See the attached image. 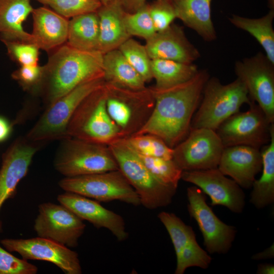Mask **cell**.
<instances>
[{"mask_svg": "<svg viewBox=\"0 0 274 274\" xmlns=\"http://www.w3.org/2000/svg\"><path fill=\"white\" fill-rule=\"evenodd\" d=\"M206 70H198L189 81L164 89L152 88L153 110L145 124L134 134H151L175 147L188 135L192 119L209 78ZM131 136V135H130Z\"/></svg>", "mask_w": 274, "mask_h": 274, "instance_id": "6da1fadb", "label": "cell"}, {"mask_svg": "<svg viewBox=\"0 0 274 274\" xmlns=\"http://www.w3.org/2000/svg\"><path fill=\"white\" fill-rule=\"evenodd\" d=\"M103 56L99 51H83L66 43L55 49L43 66L40 88L49 106L81 83L104 76Z\"/></svg>", "mask_w": 274, "mask_h": 274, "instance_id": "7a4b0ae2", "label": "cell"}, {"mask_svg": "<svg viewBox=\"0 0 274 274\" xmlns=\"http://www.w3.org/2000/svg\"><path fill=\"white\" fill-rule=\"evenodd\" d=\"M121 172L138 194L141 204L155 209L169 204L177 188L156 179L138 155L122 139L108 145Z\"/></svg>", "mask_w": 274, "mask_h": 274, "instance_id": "3957f363", "label": "cell"}, {"mask_svg": "<svg viewBox=\"0 0 274 274\" xmlns=\"http://www.w3.org/2000/svg\"><path fill=\"white\" fill-rule=\"evenodd\" d=\"M202 95L192 119L190 129L204 128L216 131L225 120L239 112L243 105H249L251 101L245 86L237 78L229 84H222L217 78H209Z\"/></svg>", "mask_w": 274, "mask_h": 274, "instance_id": "277c9868", "label": "cell"}, {"mask_svg": "<svg viewBox=\"0 0 274 274\" xmlns=\"http://www.w3.org/2000/svg\"><path fill=\"white\" fill-rule=\"evenodd\" d=\"M106 83L88 95L79 105L66 127V135L108 145L122 138L120 130L106 108Z\"/></svg>", "mask_w": 274, "mask_h": 274, "instance_id": "5b68a950", "label": "cell"}, {"mask_svg": "<svg viewBox=\"0 0 274 274\" xmlns=\"http://www.w3.org/2000/svg\"><path fill=\"white\" fill-rule=\"evenodd\" d=\"M62 140L54 163L65 177L119 169L108 145L71 137Z\"/></svg>", "mask_w": 274, "mask_h": 274, "instance_id": "8992f818", "label": "cell"}, {"mask_svg": "<svg viewBox=\"0 0 274 274\" xmlns=\"http://www.w3.org/2000/svg\"><path fill=\"white\" fill-rule=\"evenodd\" d=\"M106 83L104 76L86 81L48 106L41 117L28 132L31 141L63 140L67 124L80 103L91 93Z\"/></svg>", "mask_w": 274, "mask_h": 274, "instance_id": "52a82bcc", "label": "cell"}, {"mask_svg": "<svg viewBox=\"0 0 274 274\" xmlns=\"http://www.w3.org/2000/svg\"><path fill=\"white\" fill-rule=\"evenodd\" d=\"M106 108L122 138L136 133L146 123L155 104L152 88L132 90L106 83Z\"/></svg>", "mask_w": 274, "mask_h": 274, "instance_id": "ba28073f", "label": "cell"}, {"mask_svg": "<svg viewBox=\"0 0 274 274\" xmlns=\"http://www.w3.org/2000/svg\"><path fill=\"white\" fill-rule=\"evenodd\" d=\"M58 185L66 192L97 201L119 200L135 206L141 204L138 194L119 169L65 177Z\"/></svg>", "mask_w": 274, "mask_h": 274, "instance_id": "9c48e42d", "label": "cell"}, {"mask_svg": "<svg viewBox=\"0 0 274 274\" xmlns=\"http://www.w3.org/2000/svg\"><path fill=\"white\" fill-rule=\"evenodd\" d=\"M249 105L248 110L233 114L216 130L224 148L245 145L260 149L270 142L274 124L255 101Z\"/></svg>", "mask_w": 274, "mask_h": 274, "instance_id": "30bf717a", "label": "cell"}, {"mask_svg": "<svg viewBox=\"0 0 274 274\" xmlns=\"http://www.w3.org/2000/svg\"><path fill=\"white\" fill-rule=\"evenodd\" d=\"M223 149L215 130L190 129L186 137L173 148L172 159L183 171L215 168Z\"/></svg>", "mask_w": 274, "mask_h": 274, "instance_id": "8fae6325", "label": "cell"}, {"mask_svg": "<svg viewBox=\"0 0 274 274\" xmlns=\"http://www.w3.org/2000/svg\"><path fill=\"white\" fill-rule=\"evenodd\" d=\"M237 78L245 86L251 100L274 123V64L261 52L235 63Z\"/></svg>", "mask_w": 274, "mask_h": 274, "instance_id": "7c38bea8", "label": "cell"}, {"mask_svg": "<svg viewBox=\"0 0 274 274\" xmlns=\"http://www.w3.org/2000/svg\"><path fill=\"white\" fill-rule=\"evenodd\" d=\"M188 210L198 225L207 250L211 254H224L229 250L234 241V227L221 221L206 202L204 193L198 187L187 190Z\"/></svg>", "mask_w": 274, "mask_h": 274, "instance_id": "4fadbf2b", "label": "cell"}, {"mask_svg": "<svg viewBox=\"0 0 274 274\" xmlns=\"http://www.w3.org/2000/svg\"><path fill=\"white\" fill-rule=\"evenodd\" d=\"M33 227L38 236L71 248L78 246L86 225L64 206L44 202L39 206Z\"/></svg>", "mask_w": 274, "mask_h": 274, "instance_id": "5bb4252c", "label": "cell"}, {"mask_svg": "<svg viewBox=\"0 0 274 274\" xmlns=\"http://www.w3.org/2000/svg\"><path fill=\"white\" fill-rule=\"evenodd\" d=\"M0 242L7 251L18 253L25 260L51 262L65 274L82 273L78 253L49 239L39 236L26 239L7 238Z\"/></svg>", "mask_w": 274, "mask_h": 274, "instance_id": "9a60e30c", "label": "cell"}, {"mask_svg": "<svg viewBox=\"0 0 274 274\" xmlns=\"http://www.w3.org/2000/svg\"><path fill=\"white\" fill-rule=\"evenodd\" d=\"M158 218L167 230L175 249V273L183 274L187 268L193 266L207 268L212 258L198 244L192 228L174 213L161 212Z\"/></svg>", "mask_w": 274, "mask_h": 274, "instance_id": "2e32d148", "label": "cell"}, {"mask_svg": "<svg viewBox=\"0 0 274 274\" xmlns=\"http://www.w3.org/2000/svg\"><path fill=\"white\" fill-rule=\"evenodd\" d=\"M181 179L194 184L209 195L212 206L222 205L236 213L244 208L245 196L241 187L218 168L183 171Z\"/></svg>", "mask_w": 274, "mask_h": 274, "instance_id": "e0dca14e", "label": "cell"}, {"mask_svg": "<svg viewBox=\"0 0 274 274\" xmlns=\"http://www.w3.org/2000/svg\"><path fill=\"white\" fill-rule=\"evenodd\" d=\"M57 199L83 221L89 222L97 228L109 230L118 241H125L128 237L123 217L105 208L97 201L66 191L58 195Z\"/></svg>", "mask_w": 274, "mask_h": 274, "instance_id": "ac0fdd59", "label": "cell"}, {"mask_svg": "<svg viewBox=\"0 0 274 274\" xmlns=\"http://www.w3.org/2000/svg\"><path fill=\"white\" fill-rule=\"evenodd\" d=\"M145 46L151 60L190 63L200 57L199 51L188 41L183 28L173 23L164 30L157 31L146 40Z\"/></svg>", "mask_w": 274, "mask_h": 274, "instance_id": "d6986e66", "label": "cell"}, {"mask_svg": "<svg viewBox=\"0 0 274 274\" xmlns=\"http://www.w3.org/2000/svg\"><path fill=\"white\" fill-rule=\"evenodd\" d=\"M217 168L241 187L250 188L262 169L260 149L245 145L224 148Z\"/></svg>", "mask_w": 274, "mask_h": 274, "instance_id": "ffe728a7", "label": "cell"}, {"mask_svg": "<svg viewBox=\"0 0 274 274\" xmlns=\"http://www.w3.org/2000/svg\"><path fill=\"white\" fill-rule=\"evenodd\" d=\"M36 148L16 141L4 154L0 168V211L4 202L15 194L19 182L26 175ZM2 223L0 220V233Z\"/></svg>", "mask_w": 274, "mask_h": 274, "instance_id": "44dd1931", "label": "cell"}, {"mask_svg": "<svg viewBox=\"0 0 274 274\" xmlns=\"http://www.w3.org/2000/svg\"><path fill=\"white\" fill-rule=\"evenodd\" d=\"M33 43L40 49L50 51L67 41L69 20L49 7L33 9Z\"/></svg>", "mask_w": 274, "mask_h": 274, "instance_id": "7402d4cb", "label": "cell"}, {"mask_svg": "<svg viewBox=\"0 0 274 274\" xmlns=\"http://www.w3.org/2000/svg\"><path fill=\"white\" fill-rule=\"evenodd\" d=\"M99 18V34L97 50L103 54L118 49L131 38L124 21L125 11L122 0L102 5L97 11Z\"/></svg>", "mask_w": 274, "mask_h": 274, "instance_id": "603a6c76", "label": "cell"}, {"mask_svg": "<svg viewBox=\"0 0 274 274\" xmlns=\"http://www.w3.org/2000/svg\"><path fill=\"white\" fill-rule=\"evenodd\" d=\"M177 15L187 27L195 31L204 41L217 38L211 18L212 0H171Z\"/></svg>", "mask_w": 274, "mask_h": 274, "instance_id": "cb8c5ba5", "label": "cell"}, {"mask_svg": "<svg viewBox=\"0 0 274 274\" xmlns=\"http://www.w3.org/2000/svg\"><path fill=\"white\" fill-rule=\"evenodd\" d=\"M33 10L31 0H0L1 39L33 43L31 33L23 27Z\"/></svg>", "mask_w": 274, "mask_h": 274, "instance_id": "d4e9b609", "label": "cell"}, {"mask_svg": "<svg viewBox=\"0 0 274 274\" xmlns=\"http://www.w3.org/2000/svg\"><path fill=\"white\" fill-rule=\"evenodd\" d=\"M103 74L107 83L132 90L147 88L146 82L118 49L104 54Z\"/></svg>", "mask_w": 274, "mask_h": 274, "instance_id": "484cf974", "label": "cell"}, {"mask_svg": "<svg viewBox=\"0 0 274 274\" xmlns=\"http://www.w3.org/2000/svg\"><path fill=\"white\" fill-rule=\"evenodd\" d=\"M262 174L253 183L250 202L258 209L263 208L274 201V126L268 144L260 150Z\"/></svg>", "mask_w": 274, "mask_h": 274, "instance_id": "4316f807", "label": "cell"}, {"mask_svg": "<svg viewBox=\"0 0 274 274\" xmlns=\"http://www.w3.org/2000/svg\"><path fill=\"white\" fill-rule=\"evenodd\" d=\"M99 34L97 12L82 14L69 20L66 44L81 50H97Z\"/></svg>", "mask_w": 274, "mask_h": 274, "instance_id": "83f0119b", "label": "cell"}, {"mask_svg": "<svg viewBox=\"0 0 274 274\" xmlns=\"http://www.w3.org/2000/svg\"><path fill=\"white\" fill-rule=\"evenodd\" d=\"M154 87L164 89L184 83L192 79L198 72L197 65L166 59H153L151 63Z\"/></svg>", "mask_w": 274, "mask_h": 274, "instance_id": "f1b7e54d", "label": "cell"}, {"mask_svg": "<svg viewBox=\"0 0 274 274\" xmlns=\"http://www.w3.org/2000/svg\"><path fill=\"white\" fill-rule=\"evenodd\" d=\"M274 10L271 8L265 16L249 18L233 15L229 20L235 27L252 36L262 47L268 59L274 64Z\"/></svg>", "mask_w": 274, "mask_h": 274, "instance_id": "f546056e", "label": "cell"}, {"mask_svg": "<svg viewBox=\"0 0 274 274\" xmlns=\"http://www.w3.org/2000/svg\"><path fill=\"white\" fill-rule=\"evenodd\" d=\"M121 139L138 154L165 159L173 158V148L155 135L142 134Z\"/></svg>", "mask_w": 274, "mask_h": 274, "instance_id": "4dcf8cb0", "label": "cell"}, {"mask_svg": "<svg viewBox=\"0 0 274 274\" xmlns=\"http://www.w3.org/2000/svg\"><path fill=\"white\" fill-rule=\"evenodd\" d=\"M137 154L156 179L164 184L177 188L183 170L172 159Z\"/></svg>", "mask_w": 274, "mask_h": 274, "instance_id": "1f68e13d", "label": "cell"}, {"mask_svg": "<svg viewBox=\"0 0 274 274\" xmlns=\"http://www.w3.org/2000/svg\"><path fill=\"white\" fill-rule=\"evenodd\" d=\"M118 49L146 83L153 79L151 59L145 46L130 38L124 42Z\"/></svg>", "mask_w": 274, "mask_h": 274, "instance_id": "d6a6232c", "label": "cell"}, {"mask_svg": "<svg viewBox=\"0 0 274 274\" xmlns=\"http://www.w3.org/2000/svg\"><path fill=\"white\" fill-rule=\"evenodd\" d=\"M66 18L92 12L102 6L100 0H35Z\"/></svg>", "mask_w": 274, "mask_h": 274, "instance_id": "836d02e7", "label": "cell"}, {"mask_svg": "<svg viewBox=\"0 0 274 274\" xmlns=\"http://www.w3.org/2000/svg\"><path fill=\"white\" fill-rule=\"evenodd\" d=\"M124 21L127 31L130 36L141 37L146 41L157 32L147 3L133 13L125 11Z\"/></svg>", "mask_w": 274, "mask_h": 274, "instance_id": "e575fe53", "label": "cell"}, {"mask_svg": "<svg viewBox=\"0 0 274 274\" xmlns=\"http://www.w3.org/2000/svg\"><path fill=\"white\" fill-rule=\"evenodd\" d=\"M1 41L10 57L20 66L38 64L40 49L36 45L14 40Z\"/></svg>", "mask_w": 274, "mask_h": 274, "instance_id": "d590c367", "label": "cell"}, {"mask_svg": "<svg viewBox=\"0 0 274 274\" xmlns=\"http://www.w3.org/2000/svg\"><path fill=\"white\" fill-rule=\"evenodd\" d=\"M148 5L149 13L156 31L167 28L177 18L176 11L171 0H155Z\"/></svg>", "mask_w": 274, "mask_h": 274, "instance_id": "8d00e7d4", "label": "cell"}, {"mask_svg": "<svg viewBox=\"0 0 274 274\" xmlns=\"http://www.w3.org/2000/svg\"><path fill=\"white\" fill-rule=\"evenodd\" d=\"M38 267L11 254L0 246V274H36Z\"/></svg>", "mask_w": 274, "mask_h": 274, "instance_id": "74e56055", "label": "cell"}, {"mask_svg": "<svg viewBox=\"0 0 274 274\" xmlns=\"http://www.w3.org/2000/svg\"><path fill=\"white\" fill-rule=\"evenodd\" d=\"M43 72V66L38 64L21 65L12 73L11 76L25 89L38 90L42 83Z\"/></svg>", "mask_w": 274, "mask_h": 274, "instance_id": "f35d334b", "label": "cell"}, {"mask_svg": "<svg viewBox=\"0 0 274 274\" xmlns=\"http://www.w3.org/2000/svg\"><path fill=\"white\" fill-rule=\"evenodd\" d=\"M12 125L5 117L0 116V142L6 141L12 132Z\"/></svg>", "mask_w": 274, "mask_h": 274, "instance_id": "ab89813d", "label": "cell"}, {"mask_svg": "<svg viewBox=\"0 0 274 274\" xmlns=\"http://www.w3.org/2000/svg\"><path fill=\"white\" fill-rule=\"evenodd\" d=\"M147 0H122L124 9L126 12L133 13L146 4Z\"/></svg>", "mask_w": 274, "mask_h": 274, "instance_id": "60d3db41", "label": "cell"}, {"mask_svg": "<svg viewBox=\"0 0 274 274\" xmlns=\"http://www.w3.org/2000/svg\"><path fill=\"white\" fill-rule=\"evenodd\" d=\"M274 257V246L272 244L269 247L266 248L263 251L257 253L253 255L252 259L255 260H259L265 259H271Z\"/></svg>", "mask_w": 274, "mask_h": 274, "instance_id": "b9f144b4", "label": "cell"}, {"mask_svg": "<svg viewBox=\"0 0 274 274\" xmlns=\"http://www.w3.org/2000/svg\"><path fill=\"white\" fill-rule=\"evenodd\" d=\"M257 273L273 274L274 265L271 263L260 264L258 265Z\"/></svg>", "mask_w": 274, "mask_h": 274, "instance_id": "7bdbcfd3", "label": "cell"}, {"mask_svg": "<svg viewBox=\"0 0 274 274\" xmlns=\"http://www.w3.org/2000/svg\"><path fill=\"white\" fill-rule=\"evenodd\" d=\"M102 5H106L116 0H100Z\"/></svg>", "mask_w": 274, "mask_h": 274, "instance_id": "ee69618b", "label": "cell"}]
</instances>
